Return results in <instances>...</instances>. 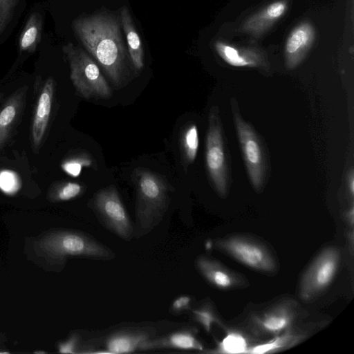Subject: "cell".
<instances>
[{
    "mask_svg": "<svg viewBox=\"0 0 354 354\" xmlns=\"http://www.w3.org/2000/svg\"><path fill=\"white\" fill-rule=\"evenodd\" d=\"M297 316L296 302L284 300L253 315L251 329L257 335H277L292 326Z\"/></svg>",
    "mask_w": 354,
    "mask_h": 354,
    "instance_id": "10",
    "label": "cell"
},
{
    "mask_svg": "<svg viewBox=\"0 0 354 354\" xmlns=\"http://www.w3.org/2000/svg\"><path fill=\"white\" fill-rule=\"evenodd\" d=\"M152 330L125 328L111 333L104 341L106 353H128L138 350L145 341L151 338Z\"/></svg>",
    "mask_w": 354,
    "mask_h": 354,
    "instance_id": "16",
    "label": "cell"
},
{
    "mask_svg": "<svg viewBox=\"0 0 354 354\" xmlns=\"http://www.w3.org/2000/svg\"><path fill=\"white\" fill-rule=\"evenodd\" d=\"M196 267L209 283L221 290L243 287L247 283L240 274L227 268L217 260L206 256H200L196 259Z\"/></svg>",
    "mask_w": 354,
    "mask_h": 354,
    "instance_id": "12",
    "label": "cell"
},
{
    "mask_svg": "<svg viewBox=\"0 0 354 354\" xmlns=\"http://www.w3.org/2000/svg\"><path fill=\"white\" fill-rule=\"evenodd\" d=\"M198 144L197 126L190 123L183 129L180 138L182 162L185 169L195 160Z\"/></svg>",
    "mask_w": 354,
    "mask_h": 354,
    "instance_id": "22",
    "label": "cell"
},
{
    "mask_svg": "<svg viewBox=\"0 0 354 354\" xmlns=\"http://www.w3.org/2000/svg\"><path fill=\"white\" fill-rule=\"evenodd\" d=\"M214 245L216 250L254 270L272 272L277 269V263L271 251L253 238L233 235L215 240Z\"/></svg>",
    "mask_w": 354,
    "mask_h": 354,
    "instance_id": "5",
    "label": "cell"
},
{
    "mask_svg": "<svg viewBox=\"0 0 354 354\" xmlns=\"http://www.w3.org/2000/svg\"><path fill=\"white\" fill-rule=\"evenodd\" d=\"M91 207L102 224L124 241L134 235V227L114 186L99 190L91 201Z\"/></svg>",
    "mask_w": 354,
    "mask_h": 354,
    "instance_id": "8",
    "label": "cell"
},
{
    "mask_svg": "<svg viewBox=\"0 0 354 354\" xmlns=\"http://www.w3.org/2000/svg\"><path fill=\"white\" fill-rule=\"evenodd\" d=\"M315 37L313 26L308 22H302L289 35L285 46L286 67L296 68L304 59L311 48Z\"/></svg>",
    "mask_w": 354,
    "mask_h": 354,
    "instance_id": "14",
    "label": "cell"
},
{
    "mask_svg": "<svg viewBox=\"0 0 354 354\" xmlns=\"http://www.w3.org/2000/svg\"><path fill=\"white\" fill-rule=\"evenodd\" d=\"M136 189L134 236H142L162 221L170 201L171 187L160 174L136 168L131 175Z\"/></svg>",
    "mask_w": 354,
    "mask_h": 354,
    "instance_id": "2",
    "label": "cell"
},
{
    "mask_svg": "<svg viewBox=\"0 0 354 354\" xmlns=\"http://www.w3.org/2000/svg\"><path fill=\"white\" fill-rule=\"evenodd\" d=\"M348 188L351 196H353L354 192V178H353V171H351L350 174L348 175Z\"/></svg>",
    "mask_w": 354,
    "mask_h": 354,
    "instance_id": "31",
    "label": "cell"
},
{
    "mask_svg": "<svg viewBox=\"0 0 354 354\" xmlns=\"http://www.w3.org/2000/svg\"><path fill=\"white\" fill-rule=\"evenodd\" d=\"M340 260V250L334 246L325 248L315 257L300 279L299 295L303 301L313 299L331 284Z\"/></svg>",
    "mask_w": 354,
    "mask_h": 354,
    "instance_id": "7",
    "label": "cell"
},
{
    "mask_svg": "<svg viewBox=\"0 0 354 354\" xmlns=\"http://www.w3.org/2000/svg\"><path fill=\"white\" fill-rule=\"evenodd\" d=\"M233 118L248 177L254 189H261L266 169L263 147L256 132L239 114L233 102Z\"/></svg>",
    "mask_w": 354,
    "mask_h": 354,
    "instance_id": "9",
    "label": "cell"
},
{
    "mask_svg": "<svg viewBox=\"0 0 354 354\" xmlns=\"http://www.w3.org/2000/svg\"><path fill=\"white\" fill-rule=\"evenodd\" d=\"M248 342L245 335L236 330H229L224 338L218 343L212 351H207L208 353L238 354L245 353L248 347Z\"/></svg>",
    "mask_w": 354,
    "mask_h": 354,
    "instance_id": "23",
    "label": "cell"
},
{
    "mask_svg": "<svg viewBox=\"0 0 354 354\" xmlns=\"http://www.w3.org/2000/svg\"><path fill=\"white\" fill-rule=\"evenodd\" d=\"M304 338V335L292 326L268 342L249 346L245 354H268L281 351L295 346Z\"/></svg>",
    "mask_w": 354,
    "mask_h": 354,
    "instance_id": "20",
    "label": "cell"
},
{
    "mask_svg": "<svg viewBox=\"0 0 354 354\" xmlns=\"http://www.w3.org/2000/svg\"><path fill=\"white\" fill-rule=\"evenodd\" d=\"M55 90L52 77L45 80L39 90L31 122V140L34 148L41 145L48 129Z\"/></svg>",
    "mask_w": 354,
    "mask_h": 354,
    "instance_id": "11",
    "label": "cell"
},
{
    "mask_svg": "<svg viewBox=\"0 0 354 354\" xmlns=\"http://www.w3.org/2000/svg\"><path fill=\"white\" fill-rule=\"evenodd\" d=\"M84 192V187L74 182H57L48 191V196L53 201H66L73 199Z\"/></svg>",
    "mask_w": 354,
    "mask_h": 354,
    "instance_id": "25",
    "label": "cell"
},
{
    "mask_svg": "<svg viewBox=\"0 0 354 354\" xmlns=\"http://www.w3.org/2000/svg\"><path fill=\"white\" fill-rule=\"evenodd\" d=\"M192 299L187 295H181L176 298L171 306V310L175 314L182 313L191 309Z\"/></svg>",
    "mask_w": 354,
    "mask_h": 354,
    "instance_id": "29",
    "label": "cell"
},
{
    "mask_svg": "<svg viewBox=\"0 0 354 354\" xmlns=\"http://www.w3.org/2000/svg\"><path fill=\"white\" fill-rule=\"evenodd\" d=\"M215 49L219 56L228 64L236 67H259L263 59L254 50L239 49L222 41H216Z\"/></svg>",
    "mask_w": 354,
    "mask_h": 354,
    "instance_id": "19",
    "label": "cell"
},
{
    "mask_svg": "<svg viewBox=\"0 0 354 354\" xmlns=\"http://www.w3.org/2000/svg\"><path fill=\"white\" fill-rule=\"evenodd\" d=\"M287 8L286 1H274L248 18L242 29L254 37H260L285 14Z\"/></svg>",
    "mask_w": 354,
    "mask_h": 354,
    "instance_id": "17",
    "label": "cell"
},
{
    "mask_svg": "<svg viewBox=\"0 0 354 354\" xmlns=\"http://www.w3.org/2000/svg\"><path fill=\"white\" fill-rule=\"evenodd\" d=\"M20 187L17 175L8 170L0 173V189L6 194H13Z\"/></svg>",
    "mask_w": 354,
    "mask_h": 354,
    "instance_id": "28",
    "label": "cell"
},
{
    "mask_svg": "<svg viewBox=\"0 0 354 354\" xmlns=\"http://www.w3.org/2000/svg\"><path fill=\"white\" fill-rule=\"evenodd\" d=\"M19 0H0V35L11 21Z\"/></svg>",
    "mask_w": 354,
    "mask_h": 354,
    "instance_id": "27",
    "label": "cell"
},
{
    "mask_svg": "<svg viewBox=\"0 0 354 354\" xmlns=\"http://www.w3.org/2000/svg\"><path fill=\"white\" fill-rule=\"evenodd\" d=\"M119 17L132 65L136 71L140 72L144 68V49L141 38L127 6H123L120 8Z\"/></svg>",
    "mask_w": 354,
    "mask_h": 354,
    "instance_id": "18",
    "label": "cell"
},
{
    "mask_svg": "<svg viewBox=\"0 0 354 354\" xmlns=\"http://www.w3.org/2000/svg\"><path fill=\"white\" fill-rule=\"evenodd\" d=\"M78 342V336L73 335L68 339L59 344V352L62 353H77Z\"/></svg>",
    "mask_w": 354,
    "mask_h": 354,
    "instance_id": "30",
    "label": "cell"
},
{
    "mask_svg": "<svg viewBox=\"0 0 354 354\" xmlns=\"http://www.w3.org/2000/svg\"><path fill=\"white\" fill-rule=\"evenodd\" d=\"M70 67V77L77 92L84 98L108 99L111 88L99 65L82 48L72 42L62 46Z\"/></svg>",
    "mask_w": 354,
    "mask_h": 354,
    "instance_id": "4",
    "label": "cell"
},
{
    "mask_svg": "<svg viewBox=\"0 0 354 354\" xmlns=\"http://www.w3.org/2000/svg\"><path fill=\"white\" fill-rule=\"evenodd\" d=\"M43 20L41 15L32 12L27 19L19 39V49L21 53H33L36 50L41 39Z\"/></svg>",
    "mask_w": 354,
    "mask_h": 354,
    "instance_id": "21",
    "label": "cell"
},
{
    "mask_svg": "<svg viewBox=\"0 0 354 354\" xmlns=\"http://www.w3.org/2000/svg\"><path fill=\"white\" fill-rule=\"evenodd\" d=\"M178 349L203 351L204 347L193 328H183L162 337L150 338L140 346L138 350Z\"/></svg>",
    "mask_w": 354,
    "mask_h": 354,
    "instance_id": "15",
    "label": "cell"
},
{
    "mask_svg": "<svg viewBox=\"0 0 354 354\" xmlns=\"http://www.w3.org/2000/svg\"><path fill=\"white\" fill-rule=\"evenodd\" d=\"M193 319L203 327L207 333H209L213 324H218L225 328L221 319L210 302H205L192 310Z\"/></svg>",
    "mask_w": 354,
    "mask_h": 354,
    "instance_id": "26",
    "label": "cell"
},
{
    "mask_svg": "<svg viewBox=\"0 0 354 354\" xmlns=\"http://www.w3.org/2000/svg\"><path fill=\"white\" fill-rule=\"evenodd\" d=\"M94 163V160L90 153L80 151L65 158L61 164V167L68 175L77 177L83 167H91Z\"/></svg>",
    "mask_w": 354,
    "mask_h": 354,
    "instance_id": "24",
    "label": "cell"
},
{
    "mask_svg": "<svg viewBox=\"0 0 354 354\" xmlns=\"http://www.w3.org/2000/svg\"><path fill=\"white\" fill-rule=\"evenodd\" d=\"M39 248L50 258L62 261L79 257L97 260H111L115 254L93 236L78 231L62 230L48 234Z\"/></svg>",
    "mask_w": 354,
    "mask_h": 354,
    "instance_id": "3",
    "label": "cell"
},
{
    "mask_svg": "<svg viewBox=\"0 0 354 354\" xmlns=\"http://www.w3.org/2000/svg\"><path fill=\"white\" fill-rule=\"evenodd\" d=\"M27 86L20 87L0 107V149L3 148L17 128L24 110Z\"/></svg>",
    "mask_w": 354,
    "mask_h": 354,
    "instance_id": "13",
    "label": "cell"
},
{
    "mask_svg": "<svg viewBox=\"0 0 354 354\" xmlns=\"http://www.w3.org/2000/svg\"><path fill=\"white\" fill-rule=\"evenodd\" d=\"M205 161L215 189L221 196H225L228 189L229 174L222 126L216 106H212L209 113Z\"/></svg>",
    "mask_w": 354,
    "mask_h": 354,
    "instance_id": "6",
    "label": "cell"
},
{
    "mask_svg": "<svg viewBox=\"0 0 354 354\" xmlns=\"http://www.w3.org/2000/svg\"><path fill=\"white\" fill-rule=\"evenodd\" d=\"M72 30L111 81L120 86L133 66L122 39L119 14L102 8L74 19Z\"/></svg>",
    "mask_w": 354,
    "mask_h": 354,
    "instance_id": "1",
    "label": "cell"
},
{
    "mask_svg": "<svg viewBox=\"0 0 354 354\" xmlns=\"http://www.w3.org/2000/svg\"><path fill=\"white\" fill-rule=\"evenodd\" d=\"M3 94L2 93H0V102L3 100Z\"/></svg>",
    "mask_w": 354,
    "mask_h": 354,
    "instance_id": "32",
    "label": "cell"
}]
</instances>
